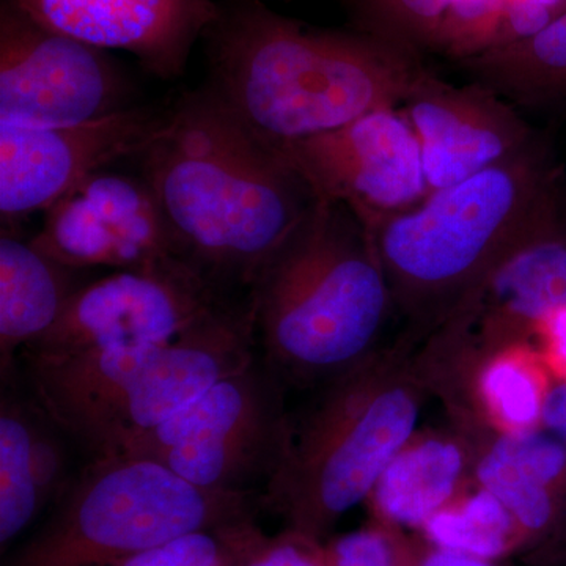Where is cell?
<instances>
[{"label": "cell", "instance_id": "obj_11", "mask_svg": "<svg viewBox=\"0 0 566 566\" xmlns=\"http://www.w3.org/2000/svg\"><path fill=\"white\" fill-rule=\"evenodd\" d=\"M273 148L316 200L344 203L364 223L409 210L430 193L419 142L400 107Z\"/></svg>", "mask_w": 566, "mask_h": 566}, {"label": "cell", "instance_id": "obj_30", "mask_svg": "<svg viewBox=\"0 0 566 566\" xmlns=\"http://www.w3.org/2000/svg\"><path fill=\"white\" fill-rule=\"evenodd\" d=\"M420 566H491L488 560L483 558H476L472 556H465V554L453 553V551L438 549L433 553L428 554L423 558Z\"/></svg>", "mask_w": 566, "mask_h": 566}, {"label": "cell", "instance_id": "obj_24", "mask_svg": "<svg viewBox=\"0 0 566 566\" xmlns=\"http://www.w3.org/2000/svg\"><path fill=\"white\" fill-rule=\"evenodd\" d=\"M505 0H450L431 50L452 57H474L493 50Z\"/></svg>", "mask_w": 566, "mask_h": 566}, {"label": "cell", "instance_id": "obj_23", "mask_svg": "<svg viewBox=\"0 0 566 566\" xmlns=\"http://www.w3.org/2000/svg\"><path fill=\"white\" fill-rule=\"evenodd\" d=\"M359 31L419 52L433 46L450 0H348Z\"/></svg>", "mask_w": 566, "mask_h": 566}, {"label": "cell", "instance_id": "obj_28", "mask_svg": "<svg viewBox=\"0 0 566 566\" xmlns=\"http://www.w3.org/2000/svg\"><path fill=\"white\" fill-rule=\"evenodd\" d=\"M536 337L542 338L547 367L553 364L566 376V305L546 316Z\"/></svg>", "mask_w": 566, "mask_h": 566}, {"label": "cell", "instance_id": "obj_7", "mask_svg": "<svg viewBox=\"0 0 566 566\" xmlns=\"http://www.w3.org/2000/svg\"><path fill=\"white\" fill-rule=\"evenodd\" d=\"M286 386L255 357L117 455L147 458L205 490L262 493L281 464L292 416Z\"/></svg>", "mask_w": 566, "mask_h": 566}, {"label": "cell", "instance_id": "obj_15", "mask_svg": "<svg viewBox=\"0 0 566 566\" xmlns=\"http://www.w3.org/2000/svg\"><path fill=\"white\" fill-rule=\"evenodd\" d=\"M43 28L99 50L136 55L148 73H185L196 40L216 21L212 0H6Z\"/></svg>", "mask_w": 566, "mask_h": 566}, {"label": "cell", "instance_id": "obj_13", "mask_svg": "<svg viewBox=\"0 0 566 566\" xmlns=\"http://www.w3.org/2000/svg\"><path fill=\"white\" fill-rule=\"evenodd\" d=\"M44 212L43 227L29 241L71 270H140L180 259L144 178L99 170Z\"/></svg>", "mask_w": 566, "mask_h": 566}, {"label": "cell", "instance_id": "obj_14", "mask_svg": "<svg viewBox=\"0 0 566 566\" xmlns=\"http://www.w3.org/2000/svg\"><path fill=\"white\" fill-rule=\"evenodd\" d=\"M400 109L419 142L430 192L468 180L536 140L510 103L480 84L457 87L430 73Z\"/></svg>", "mask_w": 566, "mask_h": 566}, {"label": "cell", "instance_id": "obj_17", "mask_svg": "<svg viewBox=\"0 0 566 566\" xmlns=\"http://www.w3.org/2000/svg\"><path fill=\"white\" fill-rule=\"evenodd\" d=\"M474 438L455 424L417 430L379 476L368 501L387 523L423 526L474 485Z\"/></svg>", "mask_w": 566, "mask_h": 566}, {"label": "cell", "instance_id": "obj_3", "mask_svg": "<svg viewBox=\"0 0 566 566\" xmlns=\"http://www.w3.org/2000/svg\"><path fill=\"white\" fill-rule=\"evenodd\" d=\"M392 296L398 335L420 346L474 303L495 271L560 229L557 175L538 140L490 169L365 223Z\"/></svg>", "mask_w": 566, "mask_h": 566}, {"label": "cell", "instance_id": "obj_12", "mask_svg": "<svg viewBox=\"0 0 566 566\" xmlns=\"http://www.w3.org/2000/svg\"><path fill=\"white\" fill-rule=\"evenodd\" d=\"M169 114L126 107L107 117L62 128L0 125V214L20 221L57 202L91 175L140 156L166 126Z\"/></svg>", "mask_w": 566, "mask_h": 566}, {"label": "cell", "instance_id": "obj_27", "mask_svg": "<svg viewBox=\"0 0 566 566\" xmlns=\"http://www.w3.org/2000/svg\"><path fill=\"white\" fill-rule=\"evenodd\" d=\"M244 566H329V562L319 557L311 539L286 534L277 539L264 536Z\"/></svg>", "mask_w": 566, "mask_h": 566}, {"label": "cell", "instance_id": "obj_1", "mask_svg": "<svg viewBox=\"0 0 566 566\" xmlns=\"http://www.w3.org/2000/svg\"><path fill=\"white\" fill-rule=\"evenodd\" d=\"M140 158L175 252L221 290L251 289L316 203L303 177L208 88L181 98Z\"/></svg>", "mask_w": 566, "mask_h": 566}, {"label": "cell", "instance_id": "obj_2", "mask_svg": "<svg viewBox=\"0 0 566 566\" xmlns=\"http://www.w3.org/2000/svg\"><path fill=\"white\" fill-rule=\"evenodd\" d=\"M208 91L271 147L401 107L430 71L371 33L326 31L238 0L208 31Z\"/></svg>", "mask_w": 566, "mask_h": 566}, {"label": "cell", "instance_id": "obj_5", "mask_svg": "<svg viewBox=\"0 0 566 566\" xmlns=\"http://www.w3.org/2000/svg\"><path fill=\"white\" fill-rule=\"evenodd\" d=\"M416 352L398 335L316 387L308 411L297 422L292 419L281 464L262 491L263 509L285 517L290 534L315 542L368 501L387 465L419 430L433 395Z\"/></svg>", "mask_w": 566, "mask_h": 566}, {"label": "cell", "instance_id": "obj_9", "mask_svg": "<svg viewBox=\"0 0 566 566\" xmlns=\"http://www.w3.org/2000/svg\"><path fill=\"white\" fill-rule=\"evenodd\" d=\"M223 301V290L181 259L115 271L71 294L54 326L24 354L167 344Z\"/></svg>", "mask_w": 566, "mask_h": 566}, {"label": "cell", "instance_id": "obj_22", "mask_svg": "<svg viewBox=\"0 0 566 566\" xmlns=\"http://www.w3.org/2000/svg\"><path fill=\"white\" fill-rule=\"evenodd\" d=\"M263 538L255 520L200 528L112 566H244Z\"/></svg>", "mask_w": 566, "mask_h": 566}, {"label": "cell", "instance_id": "obj_18", "mask_svg": "<svg viewBox=\"0 0 566 566\" xmlns=\"http://www.w3.org/2000/svg\"><path fill=\"white\" fill-rule=\"evenodd\" d=\"M76 270L3 230L0 238V370L13 367L14 354L48 333L80 286Z\"/></svg>", "mask_w": 566, "mask_h": 566}, {"label": "cell", "instance_id": "obj_29", "mask_svg": "<svg viewBox=\"0 0 566 566\" xmlns=\"http://www.w3.org/2000/svg\"><path fill=\"white\" fill-rule=\"evenodd\" d=\"M542 424L566 446V379L551 386L543 408Z\"/></svg>", "mask_w": 566, "mask_h": 566}, {"label": "cell", "instance_id": "obj_19", "mask_svg": "<svg viewBox=\"0 0 566 566\" xmlns=\"http://www.w3.org/2000/svg\"><path fill=\"white\" fill-rule=\"evenodd\" d=\"M461 62L475 84L509 103L543 106L566 102V11L528 39Z\"/></svg>", "mask_w": 566, "mask_h": 566}, {"label": "cell", "instance_id": "obj_16", "mask_svg": "<svg viewBox=\"0 0 566 566\" xmlns=\"http://www.w3.org/2000/svg\"><path fill=\"white\" fill-rule=\"evenodd\" d=\"M164 345L24 354L29 382L40 411L88 449L111 409Z\"/></svg>", "mask_w": 566, "mask_h": 566}, {"label": "cell", "instance_id": "obj_6", "mask_svg": "<svg viewBox=\"0 0 566 566\" xmlns=\"http://www.w3.org/2000/svg\"><path fill=\"white\" fill-rule=\"evenodd\" d=\"M262 493L205 490L147 458L95 457L7 566H112L175 536L255 520Z\"/></svg>", "mask_w": 566, "mask_h": 566}, {"label": "cell", "instance_id": "obj_20", "mask_svg": "<svg viewBox=\"0 0 566 566\" xmlns=\"http://www.w3.org/2000/svg\"><path fill=\"white\" fill-rule=\"evenodd\" d=\"M35 412L21 401L0 405V546L25 531L46 506L36 476L33 436Z\"/></svg>", "mask_w": 566, "mask_h": 566}, {"label": "cell", "instance_id": "obj_10", "mask_svg": "<svg viewBox=\"0 0 566 566\" xmlns=\"http://www.w3.org/2000/svg\"><path fill=\"white\" fill-rule=\"evenodd\" d=\"M251 297L221 305L167 342L114 405L88 450L117 455L259 356Z\"/></svg>", "mask_w": 566, "mask_h": 566}, {"label": "cell", "instance_id": "obj_8", "mask_svg": "<svg viewBox=\"0 0 566 566\" xmlns=\"http://www.w3.org/2000/svg\"><path fill=\"white\" fill-rule=\"evenodd\" d=\"M128 81L106 51L0 9V125L62 128L129 106Z\"/></svg>", "mask_w": 566, "mask_h": 566}, {"label": "cell", "instance_id": "obj_26", "mask_svg": "<svg viewBox=\"0 0 566 566\" xmlns=\"http://www.w3.org/2000/svg\"><path fill=\"white\" fill-rule=\"evenodd\" d=\"M327 562L329 566H395V554L382 532L360 531L338 539Z\"/></svg>", "mask_w": 566, "mask_h": 566}, {"label": "cell", "instance_id": "obj_21", "mask_svg": "<svg viewBox=\"0 0 566 566\" xmlns=\"http://www.w3.org/2000/svg\"><path fill=\"white\" fill-rule=\"evenodd\" d=\"M423 527L441 549L483 560L502 556L521 528L510 510L476 483L431 516Z\"/></svg>", "mask_w": 566, "mask_h": 566}, {"label": "cell", "instance_id": "obj_4", "mask_svg": "<svg viewBox=\"0 0 566 566\" xmlns=\"http://www.w3.org/2000/svg\"><path fill=\"white\" fill-rule=\"evenodd\" d=\"M256 348L289 387L316 389L381 346L392 296L374 238L344 203L316 200L253 279Z\"/></svg>", "mask_w": 566, "mask_h": 566}, {"label": "cell", "instance_id": "obj_25", "mask_svg": "<svg viewBox=\"0 0 566 566\" xmlns=\"http://www.w3.org/2000/svg\"><path fill=\"white\" fill-rule=\"evenodd\" d=\"M565 11L566 0H505L504 18L494 48L535 35Z\"/></svg>", "mask_w": 566, "mask_h": 566}]
</instances>
